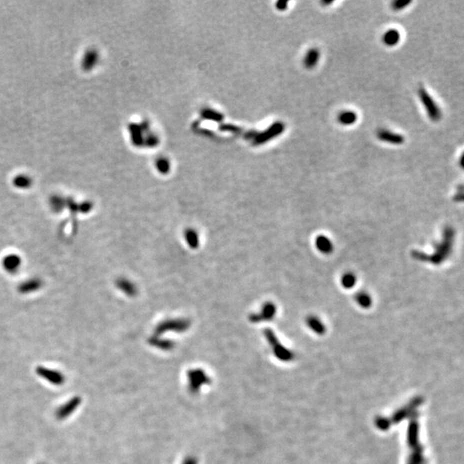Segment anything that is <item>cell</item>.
Masks as SVG:
<instances>
[{"label":"cell","instance_id":"obj_1","mask_svg":"<svg viewBox=\"0 0 464 464\" xmlns=\"http://www.w3.org/2000/svg\"><path fill=\"white\" fill-rule=\"evenodd\" d=\"M188 391L193 395L200 393L201 389L211 384L212 379L207 372L201 368H192L187 372Z\"/></svg>","mask_w":464,"mask_h":464},{"label":"cell","instance_id":"obj_2","mask_svg":"<svg viewBox=\"0 0 464 464\" xmlns=\"http://www.w3.org/2000/svg\"><path fill=\"white\" fill-rule=\"evenodd\" d=\"M418 424L416 421H413L409 425V444L411 446L412 453L409 458V464H424V457L422 453V448L418 441Z\"/></svg>","mask_w":464,"mask_h":464},{"label":"cell","instance_id":"obj_3","mask_svg":"<svg viewBox=\"0 0 464 464\" xmlns=\"http://www.w3.org/2000/svg\"><path fill=\"white\" fill-rule=\"evenodd\" d=\"M418 95L431 120L433 121H439L441 119L442 114L439 107L431 97L430 95L427 92V90L424 88L419 89Z\"/></svg>","mask_w":464,"mask_h":464},{"label":"cell","instance_id":"obj_4","mask_svg":"<svg viewBox=\"0 0 464 464\" xmlns=\"http://www.w3.org/2000/svg\"><path fill=\"white\" fill-rule=\"evenodd\" d=\"M190 326V323L187 319H170L164 321L156 329V335H161L169 331L175 332H184L188 327Z\"/></svg>","mask_w":464,"mask_h":464},{"label":"cell","instance_id":"obj_5","mask_svg":"<svg viewBox=\"0 0 464 464\" xmlns=\"http://www.w3.org/2000/svg\"><path fill=\"white\" fill-rule=\"evenodd\" d=\"M35 372H36L37 375L40 376V378L49 382L52 385L59 386V385L65 384V375L58 370L51 369L45 366H40L37 367Z\"/></svg>","mask_w":464,"mask_h":464},{"label":"cell","instance_id":"obj_6","mask_svg":"<svg viewBox=\"0 0 464 464\" xmlns=\"http://www.w3.org/2000/svg\"><path fill=\"white\" fill-rule=\"evenodd\" d=\"M264 333L266 338L269 341V343L273 348L274 354L279 359L282 360H290L292 359V353L284 348L282 345H280L278 339L276 338V335H274V333L272 331V329H266Z\"/></svg>","mask_w":464,"mask_h":464},{"label":"cell","instance_id":"obj_7","mask_svg":"<svg viewBox=\"0 0 464 464\" xmlns=\"http://www.w3.org/2000/svg\"><path fill=\"white\" fill-rule=\"evenodd\" d=\"M82 403V398L76 396V397H71V399L68 400L66 403H64L63 405L58 407V409L56 410V417L59 421H63L65 419L70 417L73 414Z\"/></svg>","mask_w":464,"mask_h":464},{"label":"cell","instance_id":"obj_8","mask_svg":"<svg viewBox=\"0 0 464 464\" xmlns=\"http://www.w3.org/2000/svg\"><path fill=\"white\" fill-rule=\"evenodd\" d=\"M276 305L273 304L272 302H268L262 306L261 311L259 313L251 315L249 317V320L252 323H255L263 322V321H270L276 315Z\"/></svg>","mask_w":464,"mask_h":464},{"label":"cell","instance_id":"obj_9","mask_svg":"<svg viewBox=\"0 0 464 464\" xmlns=\"http://www.w3.org/2000/svg\"><path fill=\"white\" fill-rule=\"evenodd\" d=\"M285 128H286V126H285L283 122L277 121L275 123L273 124L269 128L266 130L264 132H262L261 134L258 136V138L256 139V143L257 144H263V143L269 141L273 138H277L278 136H280V134L283 133Z\"/></svg>","mask_w":464,"mask_h":464},{"label":"cell","instance_id":"obj_10","mask_svg":"<svg viewBox=\"0 0 464 464\" xmlns=\"http://www.w3.org/2000/svg\"><path fill=\"white\" fill-rule=\"evenodd\" d=\"M22 266V259L16 254H9L3 259V267L9 274H15Z\"/></svg>","mask_w":464,"mask_h":464},{"label":"cell","instance_id":"obj_11","mask_svg":"<svg viewBox=\"0 0 464 464\" xmlns=\"http://www.w3.org/2000/svg\"><path fill=\"white\" fill-rule=\"evenodd\" d=\"M377 136L379 140L386 142L389 144H392V145H402L404 142L403 136L400 135L398 133L390 132L389 130L380 129L377 133Z\"/></svg>","mask_w":464,"mask_h":464},{"label":"cell","instance_id":"obj_12","mask_svg":"<svg viewBox=\"0 0 464 464\" xmlns=\"http://www.w3.org/2000/svg\"><path fill=\"white\" fill-rule=\"evenodd\" d=\"M316 246L320 252L325 254V255L330 254L334 249V245H333L331 240L325 236H319L317 237L316 239Z\"/></svg>","mask_w":464,"mask_h":464},{"label":"cell","instance_id":"obj_13","mask_svg":"<svg viewBox=\"0 0 464 464\" xmlns=\"http://www.w3.org/2000/svg\"><path fill=\"white\" fill-rule=\"evenodd\" d=\"M149 343L153 346L156 348H158V349H161V350L163 351H169L171 350L173 348H174V342L169 340H167V339H162L155 335L153 337H151L149 341Z\"/></svg>","mask_w":464,"mask_h":464},{"label":"cell","instance_id":"obj_14","mask_svg":"<svg viewBox=\"0 0 464 464\" xmlns=\"http://www.w3.org/2000/svg\"><path fill=\"white\" fill-rule=\"evenodd\" d=\"M306 323H307L308 326L312 331L317 333L318 335H323L326 331L325 325L317 317H315V316L308 317Z\"/></svg>","mask_w":464,"mask_h":464},{"label":"cell","instance_id":"obj_15","mask_svg":"<svg viewBox=\"0 0 464 464\" xmlns=\"http://www.w3.org/2000/svg\"><path fill=\"white\" fill-rule=\"evenodd\" d=\"M320 58V52L316 48H311L305 54L304 64L308 69H312L318 64Z\"/></svg>","mask_w":464,"mask_h":464},{"label":"cell","instance_id":"obj_16","mask_svg":"<svg viewBox=\"0 0 464 464\" xmlns=\"http://www.w3.org/2000/svg\"><path fill=\"white\" fill-rule=\"evenodd\" d=\"M401 35L397 29H390L383 35V42L388 46H394L399 43Z\"/></svg>","mask_w":464,"mask_h":464},{"label":"cell","instance_id":"obj_17","mask_svg":"<svg viewBox=\"0 0 464 464\" xmlns=\"http://www.w3.org/2000/svg\"><path fill=\"white\" fill-rule=\"evenodd\" d=\"M117 286L121 292L126 293V295L134 296L137 293L135 285L126 279H120L118 280Z\"/></svg>","mask_w":464,"mask_h":464},{"label":"cell","instance_id":"obj_18","mask_svg":"<svg viewBox=\"0 0 464 464\" xmlns=\"http://www.w3.org/2000/svg\"><path fill=\"white\" fill-rule=\"evenodd\" d=\"M358 120L356 113L354 111H343L341 114H339V122L343 125V126H351L354 125Z\"/></svg>","mask_w":464,"mask_h":464},{"label":"cell","instance_id":"obj_19","mask_svg":"<svg viewBox=\"0 0 464 464\" xmlns=\"http://www.w3.org/2000/svg\"><path fill=\"white\" fill-rule=\"evenodd\" d=\"M41 286V282L39 280H29L25 281L22 286L19 287V291L22 293H30L39 290Z\"/></svg>","mask_w":464,"mask_h":464},{"label":"cell","instance_id":"obj_20","mask_svg":"<svg viewBox=\"0 0 464 464\" xmlns=\"http://www.w3.org/2000/svg\"><path fill=\"white\" fill-rule=\"evenodd\" d=\"M355 300H356L357 304L364 309H368L372 305V297L367 292H360L357 293L355 296Z\"/></svg>","mask_w":464,"mask_h":464},{"label":"cell","instance_id":"obj_21","mask_svg":"<svg viewBox=\"0 0 464 464\" xmlns=\"http://www.w3.org/2000/svg\"><path fill=\"white\" fill-rule=\"evenodd\" d=\"M185 238L187 240V243L192 249H196L199 246V236L198 233L194 230L188 229L185 232Z\"/></svg>","mask_w":464,"mask_h":464},{"label":"cell","instance_id":"obj_22","mask_svg":"<svg viewBox=\"0 0 464 464\" xmlns=\"http://www.w3.org/2000/svg\"><path fill=\"white\" fill-rule=\"evenodd\" d=\"M341 285L342 286L346 288V289H351L353 288L355 284H356V276L355 274L351 273V272H348L346 274H343L342 277H341Z\"/></svg>","mask_w":464,"mask_h":464},{"label":"cell","instance_id":"obj_23","mask_svg":"<svg viewBox=\"0 0 464 464\" xmlns=\"http://www.w3.org/2000/svg\"><path fill=\"white\" fill-rule=\"evenodd\" d=\"M412 3L410 0H397L393 2V3L391 4L392 6V9L394 10H402V9H405L406 7L409 6L410 3Z\"/></svg>","mask_w":464,"mask_h":464},{"label":"cell","instance_id":"obj_24","mask_svg":"<svg viewBox=\"0 0 464 464\" xmlns=\"http://www.w3.org/2000/svg\"><path fill=\"white\" fill-rule=\"evenodd\" d=\"M52 209L54 210V212H60L61 210L64 209L65 207V203L64 201H62L60 199H53L52 201Z\"/></svg>","mask_w":464,"mask_h":464},{"label":"cell","instance_id":"obj_25","mask_svg":"<svg viewBox=\"0 0 464 464\" xmlns=\"http://www.w3.org/2000/svg\"><path fill=\"white\" fill-rule=\"evenodd\" d=\"M181 464H199V461L195 456L188 455L185 457Z\"/></svg>","mask_w":464,"mask_h":464},{"label":"cell","instance_id":"obj_26","mask_svg":"<svg viewBox=\"0 0 464 464\" xmlns=\"http://www.w3.org/2000/svg\"><path fill=\"white\" fill-rule=\"evenodd\" d=\"M288 7V2L287 1H279L276 3V9H279L280 11L286 10Z\"/></svg>","mask_w":464,"mask_h":464},{"label":"cell","instance_id":"obj_27","mask_svg":"<svg viewBox=\"0 0 464 464\" xmlns=\"http://www.w3.org/2000/svg\"><path fill=\"white\" fill-rule=\"evenodd\" d=\"M16 186H18L20 188H26V187H28L29 185V182H28V180H27L26 178H21L17 179L16 180V182H15Z\"/></svg>","mask_w":464,"mask_h":464},{"label":"cell","instance_id":"obj_28","mask_svg":"<svg viewBox=\"0 0 464 464\" xmlns=\"http://www.w3.org/2000/svg\"><path fill=\"white\" fill-rule=\"evenodd\" d=\"M459 164L462 168L464 169V151L462 153L461 156H460V158H459Z\"/></svg>","mask_w":464,"mask_h":464},{"label":"cell","instance_id":"obj_29","mask_svg":"<svg viewBox=\"0 0 464 464\" xmlns=\"http://www.w3.org/2000/svg\"></svg>","mask_w":464,"mask_h":464}]
</instances>
